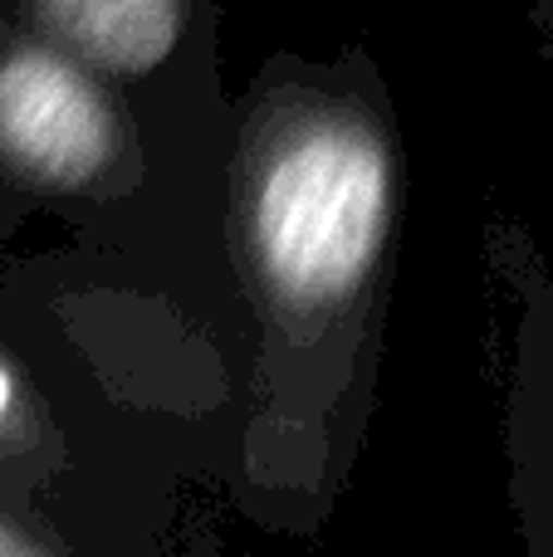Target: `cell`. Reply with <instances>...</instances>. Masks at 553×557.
<instances>
[{"label":"cell","mask_w":553,"mask_h":557,"mask_svg":"<svg viewBox=\"0 0 553 557\" xmlns=\"http://www.w3.org/2000/svg\"><path fill=\"white\" fill-rule=\"evenodd\" d=\"M5 411H10V376H5V367H0V421H5Z\"/></svg>","instance_id":"cell-5"},{"label":"cell","mask_w":553,"mask_h":557,"mask_svg":"<svg viewBox=\"0 0 553 557\" xmlns=\"http://www.w3.org/2000/svg\"><path fill=\"white\" fill-rule=\"evenodd\" d=\"M388 225V157L358 127H314L270 162L255 206L260 255L299 304L339 298Z\"/></svg>","instance_id":"cell-1"},{"label":"cell","mask_w":553,"mask_h":557,"mask_svg":"<svg viewBox=\"0 0 553 557\" xmlns=\"http://www.w3.org/2000/svg\"><path fill=\"white\" fill-rule=\"evenodd\" d=\"M35 15L69 49L108 69H147L176 35V0H35Z\"/></svg>","instance_id":"cell-3"},{"label":"cell","mask_w":553,"mask_h":557,"mask_svg":"<svg viewBox=\"0 0 553 557\" xmlns=\"http://www.w3.org/2000/svg\"><path fill=\"white\" fill-rule=\"evenodd\" d=\"M0 143L39 176L84 182L103 166L113 127L74 69L49 54H15L0 64Z\"/></svg>","instance_id":"cell-2"},{"label":"cell","mask_w":553,"mask_h":557,"mask_svg":"<svg viewBox=\"0 0 553 557\" xmlns=\"http://www.w3.org/2000/svg\"><path fill=\"white\" fill-rule=\"evenodd\" d=\"M25 548H29V543L20 539V533H5V529H0V553H25Z\"/></svg>","instance_id":"cell-4"}]
</instances>
